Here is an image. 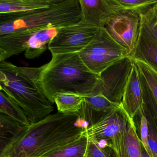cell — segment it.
Wrapping results in <instances>:
<instances>
[{"instance_id":"1","label":"cell","mask_w":157,"mask_h":157,"mask_svg":"<svg viewBox=\"0 0 157 157\" xmlns=\"http://www.w3.org/2000/svg\"><path fill=\"white\" fill-rule=\"evenodd\" d=\"M84 129L78 113L58 112L26 127L0 157H44L81 138Z\"/></svg>"},{"instance_id":"2","label":"cell","mask_w":157,"mask_h":157,"mask_svg":"<svg viewBox=\"0 0 157 157\" xmlns=\"http://www.w3.org/2000/svg\"><path fill=\"white\" fill-rule=\"evenodd\" d=\"M42 67H18L0 62V90L24 111L31 124L42 121L54 110L40 81Z\"/></svg>"},{"instance_id":"3","label":"cell","mask_w":157,"mask_h":157,"mask_svg":"<svg viewBox=\"0 0 157 157\" xmlns=\"http://www.w3.org/2000/svg\"><path fill=\"white\" fill-rule=\"evenodd\" d=\"M48 63L42 66L40 81L49 101L60 93L82 96L93 95L101 82V76L92 72L79 53L52 54Z\"/></svg>"},{"instance_id":"4","label":"cell","mask_w":157,"mask_h":157,"mask_svg":"<svg viewBox=\"0 0 157 157\" xmlns=\"http://www.w3.org/2000/svg\"><path fill=\"white\" fill-rule=\"evenodd\" d=\"M81 20L79 0H59L46 9L0 14V36L24 30L62 28L78 23Z\"/></svg>"},{"instance_id":"5","label":"cell","mask_w":157,"mask_h":157,"mask_svg":"<svg viewBox=\"0 0 157 157\" xmlns=\"http://www.w3.org/2000/svg\"><path fill=\"white\" fill-rule=\"evenodd\" d=\"M79 55L88 68L94 74H101L129 53L115 41L105 27L99 28L91 42Z\"/></svg>"},{"instance_id":"6","label":"cell","mask_w":157,"mask_h":157,"mask_svg":"<svg viewBox=\"0 0 157 157\" xmlns=\"http://www.w3.org/2000/svg\"><path fill=\"white\" fill-rule=\"evenodd\" d=\"M99 27L80 21L62 27L48 45L52 54L80 53L89 44Z\"/></svg>"},{"instance_id":"7","label":"cell","mask_w":157,"mask_h":157,"mask_svg":"<svg viewBox=\"0 0 157 157\" xmlns=\"http://www.w3.org/2000/svg\"><path fill=\"white\" fill-rule=\"evenodd\" d=\"M141 27V13L121 10L113 14L105 28L115 41L128 51L129 56L136 47Z\"/></svg>"},{"instance_id":"8","label":"cell","mask_w":157,"mask_h":157,"mask_svg":"<svg viewBox=\"0 0 157 157\" xmlns=\"http://www.w3.org/2000/svg\"><path fill=\"white\" fill-rule=\"evenodd\" d=\"M133 62V59L127 57L106 69L100 76L101 82L93 95L102 94L111 101L121 104Z\"/></svg>"},{"instance_id":"9","label":"cell","mask_w":157,"mask_h":157,"mask_svg":"<svg viewBox=\"0 0 157 157\" xmlns=\"http://www.w3.org/2000/svg\"><path fill=\"white\" fill-rule=\"evenodd\" d=\"M133 122L121 104L85 128L83 134L89 139L110 143L115 136L127 129Z\"/></svg>"},{"instance_id":"10","label":"cell","mask_w":157,"mask_h":157,"mask_svg":"<svg viewBox=\"0 0 157 157\" xmlns=\"http://www.w3.org/2000/svg\"><path fill=\"white\" fill-rule=\"evenodd\" d=\"M81 21L105 27L113 14L118 11L113 0H79Z\"/></svg>"},{"instance_id":"11","label":"cell","mask_w":157,"mask_h":157,"mask_svg":"<svg viewBox=\"0 0 157 157\" xmlns=\"http://www.w3.org/2000/svg\"><path fill=\"white\" fill-rule=\"evenodd\" d=\"M133 61L132 71L121 103L126 113L132 119L137 115L142 114L145 108L138 70L136 62L134 60Z\"/></svg>"},{"instance_id":"12","label":"cell","mask_w":157,"mask_h":157,"mask_svg":"<svg viewBox=\"0 0 157 157\" xmlns=\"http://www.w3.org/2000/svg\"><path fill=\"white\" fill-rule=\"evenodd\" d=\"M110 143L116 157H141V141L134 122L127 129L115 136Z\"/></svg>"},{"instance_id":"13","label":"cell","mask_w":157,"mask_h":157,"mask_svg":"<svg viewBox=\"0 0 157 157\" xmlns=\"http://www.w3.org/2000/svg\"><path fill=\"white\" fill-rule=\"evenodd\" d=\"M37 30H24L0 36V62L26 51L29 39Z\"/></svg>"},{"instance_id":"14","label":"cell","mask_w":157,"mask_h":157,"mask_svg":"<svg viewBox=\"0 0 157 157\" xmlns=\"http://www.w3.org/2000/svg\"><path fill=\"white\" fill-rule=\"evenodd\" d=\"M129 57L146 63L157 72V42L142 26L136 47Z\"/></svg>"},{"instance_id":"15","label":"cell","mask_w":157,"mask_h":157,"mask_svg":"<svg viewBox=\"0 0 157 157\" xmlns=\"http://www.w3.org/2000/svg\"><path fill=\"white\" fill-rule=\"evenodd\" d=\"M120 105L111 101L102 94L85 96L78 114L81 119L90 126L92 124V116L94 113L104 114Z\"/></svg>"},{"instance_id":"16","label":"cell","mask_w":157,"mask_h":157,"mask_svg":"<svg viewBox=\"0 0 157 157\" xmlns=\"http://www.w3.org/2000/svg\"><path fill=\"white\" fill-rule=\"evenodd\" d=\"M60 28L50 27L37 30L27 43L25 56L28 59L41 56L47 48V45L57 35Z\"/></svg>"},{"instance_id":"17","label":"cell","mask_w":157,"mask_h":157,"mask_svg":"<svg viewBox=\"0 0 157 157\" xmlns=\"http://www.w3.org/2000/svg\"><path fill=\"white\" fill-rule=\"evenodd\" d=\"M59 0H0V14L32 11L46 9Z\"/></svg>"},{"instance_id":"18","label":"cell","mask_w":157,"mask_h":157,"mask_svg":"<svg viewBox=\"0 0 157 157\" xmlns=\"http://www.w3.org/2000/svg\"><path fill=\"white\" fill-rule=\"evenodd\" d=\"M26 126L2 113L0 115V151L11 143L26 128Z\"/></svg>"},{"instance_id":"19","label":"cell","mask_w":157,"mask_h":157,"mask_svg":"<svg viewBox=\"0 0 157 157\" xmlns=\"http://www.w3.org/2000/svg\"><path fill=\"white\" fill-rule=\"evenodd\" d=\"M0 112L24 125H31L24 111L4 91L0 90Z\"/></svg>"},{"instance_id":"20","label":"cell","mask_w":157,"mask_h":157,"mask_svg":"<svg viewBox=\"0 0 157 157\" xmlns=\"http://www.w3.org/2000/svg\"><path fill=\"white\" fill-rule=\"evenodd\" d=\"M83 99L84 96L68 93H57L53 97L58 112L64 114L78 113Z\"/></svg>"},{"instance_id":"21","label":"cell","mask_w":157,"mask_h":157,"mask_svg":"<svg viewBox=\"0 0 157 157\" xmlns=\"http://www.w3.org/2000/svg\"><path fill=\"white\" fill-rule=\"evenodd\" d=\"M88 144V138L83 134L76 142L44 157H84Z\"/></svg>"},{"instance_id":"22","label":"cell","mask_w":157,"mask_h":157,"mask_svg":"<svg viewBox=\"0 0 157 157\" xmlns=\"http://www.w3.org/2000/svg\"><path fill=\"white\" fill-rule=\"evenodd\" d=\"M84 157H116L111 143L88 139V146Z\"/></svg>"},{"instance_id":"23","label":"cell","mask_w":157,"mask_h":157,"mask_svg":"<svg viewBox=\"0 0 157 157\" xmlns=\"http://www.w3.org/2000/svg\"><path fill=\"white\" fill-rule=\"evenodd\" d=\"M139 71L145 79L157 105V72L142 61L134 60Z\"/></svg>"},{"instance_id":"24","label":"cell","mask_w":157,"mask_h":157,"mask_svg":"<svg viewBox=\"0 0 157 157\" xmlns=\"http://www.w3.org/2000/svg\"><path fill=\"white\" fill-rule=\"evenodd\" d=\"M118 10H130L140 13L148 10L157 2V0H113Z\"/></svg>"},{"instance_id":"25","label":"cell","mask_w":157,"mask_h":157,"mask_svg":"<svg viewBox=\"0 0 157 157\" xmlns=\"http://www.w3.org/2000/svg\"><path fill=\"white\" fill-rule=\"evenodd\" d=\"M152 7L141 13V26L157 42V21Z\"/></svg>"},{"instance_id":"26","label":"cell","mask_w":157,"mask_h":157,"mask_svg":"<svg viewBox=\"0 0 157 157\" xmlns=\"http://www.w3.org/2000/svg\"><path fill=\"white\" fill-rule=\"evenodd\" d=\"M140 136L141 143L146 152L150 157H153L150 148L148 143V123L147 118L142 115L140 124Z\"/></svg>"},{"instance_id":"27","label":"cell","mask_w":157,"mask_h":157,"mask_svg":"<svg viewBox=\"0 0 157 157\" xmlns=\"http://www.w3.org/2000/svg\"><path fill=\"white\" fill-rule=\"evenodd\" d=\"M148 143L153 157H157V134L151 125H148Z\"/></svg>"},{"instance_id":"28","label":"cell","mask_w":157,"mask_h":157,"mask_svg":"<svg viewBox=\"0 0 157 157\" xmlns=\"http://www.w3.org/2000/svg\"><path fill=\"white\" fill-rule=\"evenodd\" d=\"M145 104L149 105L151 108L154 110L155 114H156V117H157V105L152 96L149 95L147 97L146 101H145Z\"/></svg>"},{"instance_id":"29","label":"cell","mask_w":157,"mask_h":157,"mask_svg":"<svg viewBox=\"0 0 157 157\" xmlns=\"http://www.w3.org/2000/svg\"><path fill=\"white\" fill-rule=\"evenodd\" d=\"M152 9L157 21V2L152 6Z\"/></svg>"},{"instance_id":"30","label":"cell","mask_w":157,"mask_h":157,"mask_svg":"<svg viewBox=\"0 0 157 157\" xmlns=\"http://www.w3.org/2000/svg\"><path fill=\"white\" fill-rule=\"evenodd\" d=\"M141 157H150L148 154L146 152L144 148L142 149V153H141Z\"/></svg>"},{"instance_id":"31","label":"cell","mask_w":157,"mask_h":157,"mask_svg":"<svg viewBox=\"0 0 157 157\" xmlns=\"http://www.w3.org/2000/svg\"><path fill=\"white\" fill-rule=\"evenodd\" d=\"M11 157V156H9V155H8V156H3V157Z\"/></svg>"}]
</instances>
